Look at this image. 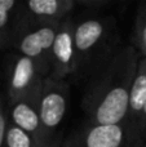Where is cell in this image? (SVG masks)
Wrapping results in <instances>:
<instances>
[{"label":"cell","instance_id":"obj_1","mask_svg":"<svg viewBox=\"0 0 146 147\" xmlns=\"http://www.w3.org/2000/svg\"><path fill=\"white\" fill-rule=\"evenodd\" d=\"M140 58L133 45L119 47L95 67L82 102L91 124H126Z\"/></svg>","mask_w":146,"mask_h":147},{"label":"cell","instance_id":"obj_2","mask_svg":"<svg viewBox=\"0 0 146 147\" xmlns=\"http://www.w3.org/2000/svg\"><path fill=\"white\" fill-rule=\"evenodd\" d=\"M115 20L111 17H91L74 21V41L76 49L78 72L95 69L113 49L109 43L114 36Z\"/></svg>","mask_w":146,"mask_h":147},{"label":"cell","instance_id":"obj_3","mask_svg":"<svg viewBox=\"0 0 146 147\" xmlns=\"http://www.w3.org/2000/svg\"><path fill=\"white\" fill-rule=\"evenodd\" d=\"M47 78H49L48 74L34 59L17 52L8 54L3 69V92L7 97V102L12 103L39 93Z\"/></svg>","mask_w":146,"mask_h":147},{"label":"cell","instance_id":"obj_4","mask_svg":"<svg viewBox=\"0 0 146 147\" xmlns=\"http://www.w3.org/2000/svg\"><path fill=\"white\" fill-rule=\"evenodd\" d=\"M69 103V84L47 78L39 93V116L44 147H58L56 136L65 119Z\"/></svg>","mask_w":146,"mask_h":147},{"label":"cell","instance_id":"obj_5","mask_svg":"<svg viewBox=\"0 0 146 147\" xmlns=\"http://www.w3.org/2000/svg\"><path fill=\"white\" fill-rule=\"evenodd\" d=\"M59 23L25 26L20 31L13 51L34 59L48 76L52 70V49Z\"/></svg>","mask_w":146,"mask_h":147},{"label":"cell","instance_id":"obj_6","mask_svg":"<svg viewBox=\"0 0 146 147\" xmlns=\"http://www.w3.org/2000/svg\"><path fill=\"white\" fill-rule=\"evenodd\" d=\"M78 72L76 49L74 41V21L67 18L59 23L52 49V70L49 78L66 81V78Z\"/></svg>","mask_w":146,"mask_h":147},{"label":"cell","instance_id":"obj_7","mask_svg":"<svg viewBox=\"0 0 146 147\" xmlns=\"http://www.w3.org/2000/svg\"><path fill=\"white\" fill-rule=\"evenodd\" d=\"M78 7L76 0H28L21 3L22 27L31 25L61 23ZM22 30V28H21Z\"/></svg>","mask_w":146,"mask_h":147},{"label":"cell","instance_id":"obj_8","mask_svg":"<svg viewBox=\"0 0 146 147\" xmlns=\"http://www.w3.org/2000/svg\"><path fill=\"white\" fill-rule=\"evenodd\" d=\"M39 93L8 103V120L12 125L31 136L39 147H44L43 129L38 105Z\"/></svg>","mask_w":146,"mask_h":147},{"label":"cell","instance_id":"obj_9","mask_svg":"<svg viewBox=\"0 0 146 147\" xmlns=\"http://www.w3.org/2000/svg\"><path fill=\"white\" fill-rule=\"evenodd\" d=\"M146 103V57L140 58L137 72L129 96L128 114H127V130H128L129 145L140 143V127L141 117Z\"/></svg>","mask_w":146,"mask_h":147},{"label":"cell","instance_id":"obj_10","mask_svg":"<svg viewBox=\"0 0 146 147\" xmlns=\"http://www.w3.org/2000/svg\"><path fill=\"white\" fill-rule=\"evenodd\" d=\"M129 145L126 124H91L79 138L78 147H126Z\"/></svg>","mask_w":146,"mask_h":147},{"label":"cell","instance_id":"obj_11","mask_svg":"<svg viewBox=\"0 0 146 147\" xmlns=\"http://www.w3.org/2000/svg\"><path fill=\"white\" fill-rule=\"evenodd\" d=\"M21 3L18 0H0V51H13L22 28Z\"/></svg>","mask_w":146,"mask_h":147},{"label":"cell","instance_id":"obj_12","mask_svg":"<svg viewBox=\"0 0 146 147\" xmlns=\"http://www.w3.org/2000/svg\"><path fill=\"white\" fill-rule=\"evenodd\" d=\"M133 47L139 52L140 57H146V4H142L137 12L133 34Z\"/></svg>","mask_w":146,"mask_h":147},{"label":"cell","instance_id":"obj_13","mask_svg":"<svg viewBox=\"0 0 146 147\" xmlns=\"http://www.w3.org/2000/svg\"><path fill=\"white\" fill-rule=\"evenodd\" d=\"M4 147H39V145L31 136L9 123Z\"/></svg>","mask_w":146,"mask_h":147},{"label":"cell","instance_id":"obj_14","mask_svg":"<svg viewBox=\"0 0 146 147\" xmlns=\"http://www.w3.org/2000/svg\"><path fill=\"white\" fill-rule=\"evenodd\" d=\"M9 125L8 120V102L4 92H0V147L5 146V138H7V130Z\"/></svg>","mask_w":146,"mask_h":147},{"label":"cell","instance_id":"obj_15","mask_svg":"<svg viewBox=\"0 0 146 147\" xmlns=\"http://www.w3.org/2000/svg\"><path fill=\"white\" fill-rule=\"evenodd\" d=\"M146 140V103L144 107V112H142L141 117V127H140V142Z\"/></svg>","mask_w":146,"mask_h":147},{"label":"cell","instance_id":"obj_16","mask_svg":"<svg viewBox=\"0 0 146 147\" xmlns=\"http://www.w3.org/2000/svg\"><path fill=\"white\" fill-rule=\"evenodd\" d=\"M1 83H3V71H1V69H0V86H1Z\"/></svg>","mask_w":146,"mask_h":147},{"label":"cell","instance_id":"obj_17","mask_svg":"<svg viewBox=\"0 0 146 147\" xmlns=\"http://www.w3.org/2000/svg\"><path fill=\"white\" fill-rule=\"evenodd\" d=\"M142 147H146V145H144V146H142Z\"/></svg>","mask_w":146,"mask_h":147}]
</instances>
